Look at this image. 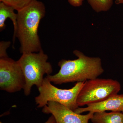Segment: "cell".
<instances>
[{
	"label": "cell",
	"instance_id": "8992f818",
	"mask_svg": "<svg viewBox=\"0 0 123 123\" xmlns=\"http://www.w3.org/2000/svg\"><path fill=\"white\" fill-rule=\"evenodd\" d=\"M25 80L18 61L0 58V89L10 93L24 89Z\"/></svg>",
	"mask_w": 123,
	"mask_h": 123
},
{
	"label": "cell",
	"instance_id": "7c38bea8",
	"mask_svg": "<svg viewBox=\"0 0 123 123\" xmlns=\"http://www.w3.org/2000/svg\"><path fill=\"white\" fill-rule=\"evenodd\" d=\"M34 0H0V2H3L10 6L15 10H20L27 6Z\"/></svg>",
	"mask_w": 123,
	"mask_h": 123
},
{
	"label": "cell",
	"instance_id": "ba28073f",
	"mask_svg": "<svg viewBox=\"0 0 123 123\" xmlns=\"http://www.w3.org/2000/svg\"><path fill=\"white\" fill-rule=\"evenodd\" d=\"M87 106L86 107H79L74 111L79 114L86 112L94 113L106 111L123 112V94L115 95L103 101Z\"/></svg>",
	"mask_w": 123,
	"mask_h": 123
},
{
	"label": "cell",
	"instance_id": "9a60e30c",
	"mask_svg": "<svg viewBox=\"0 0 123 123\" xmlns=\"http://www.w3.org/2000/svg\"><path fill=\"white\" fill-rule=\"evenodd\" d=\"M0 123H3L2 122H0ZM44 123H56L54 117L51 115V116L49 118L48 120Z\"/></svg>",
	"mask_w": 123,
	"mask_h": 123
},
{
	"label": "cell",
	"instance_id": "2e32d148",
	"mask_svg": "<svg viewBox=\"0 0 123 123\" xmlns=\"http://www.w3.org/2000/svg\"><path fill=\"white\" fill-rule=\"evenodd\" d=\"M115 3L117 5H123V0H116Z\"/></svg>",
	"mask_w": 123,
	"mask_h": 123
},
{
	"label": "cell",
	"instance_id": "5bb4252c",
	"mask_svg": "<svg viewBox=\"0 0 123 123\" xmlns=\"http://www.w3.org/2000/svg\"><path fill=\"white\" fill-rule=\"evenodd\" d=\"M69 3L71 5L75 7H79L81 6L84 0H68Z\"/></svg>",
	"mask_w": 123,
	"mask_h": 123
},
{
	"label": "cell",
	"instance_id": "8fae6325",
	"mask_svg": "<svg viewBox=\"0 0 123 123\" xmlns=\"http://www.w3.org/2000/svg\"><path fill=\"white\" fill-rule=\"evenodd\" d=\"M94 11L97 12L109 11L113 5V0H87Z\"/></svg>",
	"mask_w": 123,
	"mask_h": 123
},
{
	"label": "cell",
	"instance_id": "4fadbf2b",
	"mask_svg": "<svg viewBox=\"0 0 123 123\" xmlns=\"http://www.w3.org/2000/svg\"><path fill=\"white\" fill-rule=\"evenodd\" d=\"M11 44V42L1 41L0 43V58L8 57L7 53V49Z\"/></svg>",
	"mask_w": 123,
	"mask_h": 123
},
{
	"label": "cell",
	"instance_id": "52a82bcc",
	"mask_svg": "<svg viewBox=\"0 0 123 123\" xmlns=\"http://www.w3.org/2000/svg\"><path fill=\"white\" fill-rule=\"evenodd\" d=\"M43 108L42 112L52 115L56 123H88L94 114L89 112L87 114L81 115L53 101L49 102Z\"/></svg>",
	"mask_w": 123,
	"mask_h": 123
},
{
	"label": "cell",
	"instance_id": "7a4b0ae2",
	"mask_svg": "<svg viewBox=\"0 0 123 123\" xmlns=\"http://www.w3.org/2000/svg\"><path fill=\"white\" fill-rule=\"evenodd\" d=\"M73 53L77 59H62L58 63L60 69L57 73L46 76L51 82L61 85L69 82H82L97 78L104 72L99 57H90L76 50Z\"/></svg>",
	"mask_w": 123,
	"mask_h": 123
},
{
	"label": "cell",
	"instance_id": "9c48e42d",
	"mask_svg": "<svg viewBox=\"0 0 123 123\" xmlns=\"http://www.w3.org/2000/svg\"><path fill=\"white\" fill-rule=\"evenodd\" d=\"M91 120L93 123H123V114L114 111L96 112Z\"/></svg>",
	"mask_w": 123,
	"mask_h": 123
},
{
	"label": "cell",
	"instance_id": "5b68a950",
	"mask_svg": "<svg viewBox=\"0 0 123 123\" xmlns=\"http://www.w3.org/2000/svg\"><path fill=\"white\" fill-rule=\"evenodd\" d=\"M119 82L112 79L96 78L86 81L79 92L77 102L79 107L103 101L118 94Z\"/></svg>",
	"mask_w": 123,
	"mask_h": 123
},
{
	"label": "cell",
	"instance_id": "277c9868",
	"mask_svg": "<svg viewBox=\"0 0 123 123\" xmlns=\"http://www.w3.org/2000/svg\"><path fill=\"white\" fill-rule=\"evenodd\" d=\"M84 82H77L71 89H63L53 85L46 77L44 78L42 86L38 88L39 94L35 99L37 107H43L49 102L53 101L74 111L79 107L77 98Z\"/></svg>",
	"mask_w": 123,
	"mask_h": 123
},
{
	"label": "cell",
	"instance_id": "6da1fadb",
	"mask_svg": "<svg viewBox=\"0 0 123 123\" xmlns=\"http://www.w3.org/2000/svg\"><path fill=\"white\" fill-rule=\"evenodd\" d=\"M17 25L14 33L13 42L18 38L22 54L38 52L42 50L38 35L40 23L46 14L43 2L34 0L27 6L17 11Z\"/></svg>",
	"mask_w": 123,
	"mask_h": 123
},
{
	"label": "cell",
	"instance_id": "3957f363",
	"mask_svg": "<svg viewBox=\"0 0 123 123\" xmlns=\"http://www.w3.org/2000/svg\"><path fill=\"white\" fill-rule=\"evenodd\" d=\"M48 59V55L42 50L38 52L23 54L18 60L25 76L23 90L26 96L31 93L33 86L37 88L42 86L44 75H50L52 73V66L47 61Z\"/></svg>",
	"mask_w": 123,
	"mask_h": 123
},
{
	"label": "cell",
	"instance_id": "30bf717a",
	"mask_svg": "<svg viewBox=\"0 0 123 123\" xmlns=\"http://www.w3.org/2000/svg\"><path fill=\"white\" fill-rule=\"evenodd\" d=\"M14 9L12 7L5 4L0 2V30L2 31L5 29V22L7 18H9L12 22L14 31L16 30L17 25V13L14 12Z\"/></svg>",
	"mask_w": 123,
	"mask_h": 123
}]
</instances>
